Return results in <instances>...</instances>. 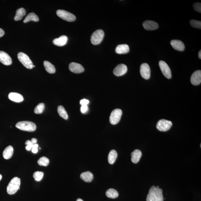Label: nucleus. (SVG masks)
Wrapping results in <instances>:
<instances>
[{
    "label": "nucleus",
    "instance_id": "14",
    "mask_svg": "<svg viewBox=\"0 0 201 201\" xmlns=\"http://www.w3.org/2000/svg\"><path fill=\"white\" fill-rule=\"evenodd\" d=\"M0 62L3 65L6 66L11 65L12 59L7 53L4 51H0Z\"/></svg>",
    "mask_w": 201,
    "mask_h": 201
},
{
    "label": "nucleus",
    "instance_id": "31",
    "mask_svg": "<svg viewBox=\"0 0 201 201\" xmlns=\"http://www.w3.org/2000/svg\"><path fill=\"white\" fill-rule=\"evenodd\" d=\"M44 176V173L41 171H36L33 174V177L35 180L37 181H41Z\"/></svg>",
    "mask_w": 201,
    "mask_h": 201
},
{
    "label": "nucleus",
    "instance_id": "23",
    "mask_svg": "<svg viewBox=\"0 0 201 201\" xmlns=\"http://www.w3.org/2000/svg\"><path fill=\"white\" fill-rule=\"evenodd\" d=\"M39 18L37 15L34 13H30L28 15L23 21L24 23H27L31 21L37 22L39 21Z\"/></svg>",
    "mask_w": 201,
    "mask_h": 201
},
{
    "label": "nucleus",
    "instance_id": "25",
    "mask_svg": "<svg viewBox=\"0 0 201 201\" xmlns=\"http://www.w3.org/2000/svg\"><path fill=\"white\" fill-rule=\"evenodd\" d=\"M44 66L46 71L50 74H54L56 72V69L53 64L49 62L45 61L44 62Z\"/></svg>",
    "mask_w": 201,
    "mask_h": 201
},
{
    "label": "nucleus",
    "instance_id": "8",
    "mask_svg": "<svg viewBox=\"0 0 201 201\" xmlns=\"http://www.w3.org/2000/svg\"><path fill=\"white\" fill-rule=\"evenodd\" d=\"M173 123L171 121L161 119L157 122V128L159 131H166L170 129Z\"/></svg>",
    "mask_w": 201,
    "mask_h": 201
},
{
    "label": "nucleus",
    "instance_id": "43",
    "mask_svg": "<svg viewBox=\"0 0 201 201\" xmlns=\"http://www.w3.org/2000/svg\"><path fill=\"white\" fill-rule=\"evenodd\" d=\"M2 176L0 174V180H1L2 179Z\"/></svg>",
    "mask_w": 201,
    "mask_h": 201
},
{
    "label": "nucleus",
    "instance_id": "35",
    "mask_svg": "<svg viewBox=\"0 0 201 201\" xmlns=\"http://www.w3.org/2000/svg\"><path fill=\"white\" fill-rule=\"evenodd\" d=\"M88 110L87 105H82L81 107V112L83 113H85Z\"/></svg>",
    "mask_w": 201,
    "mask_h": 201
},
{
    "label": "nucleus",
    "instance_id": "5",
    "mask_svg": "<svg viewBox=\"0 0 201 201\" xmlns=\"http://www.w3.org/2000/svg\"><path fill=\"white\" fill-rule=\"evenodd\" d=\"M18 58L19 61L27 68L32 69L33 67V64L32 60L25 53L22 52L19 53L18 54Z\"/></svg>",
    "mask_w": 201,
    "mask_h": 201
},
{
    "label": "nucleus",
    "instance_id": "18",
    "mask_svg": "<svg viewBox=\"0 0 201 201\" xmlns=\"http://www.w3.org/2000/svg\"><path fill=\"white\" fill-rule=\"evenodd\" d=\"M8 98L10 100L16 103H21L23 101V96L20 93H11L8 95Z\"/></svg>",
    "mask_w": 201,
    "mask_h": 201
},
{
    "label": "nucleus",
    "instance_id": "37",
    "mask_svg": "<svg viewBox=\"0 0 201 201\" xmlns=\"http://www.w3.org/2000/svg\"><path fill=\"white\" fill-rule=\"evenodd\" d=\"M33 145V144H31L29 145H27L25 147L26 150L27 151H30L32 150V148Z\"/></svg>",
    "mask_w": 201,
    "mask_h": 201
},
{
    "label": "nucleus",
    "instance_id": "2",
    "mask_svg": "<svg viewBox=\"0 0 201 201\" xmlns=\"http://www.w3.org/2000/svg\"><path fill=\"white\" fill-rule=\"evenodd\" d=\"M21 180L20 178L14 177L10 181L7 187V192L10 195H13L17 193L20 189Z\"/></svg>",
    "mask_w": 201,
    "mask_h": 201
},
{
    "label": "nucleus",
    "instance_id": "13",
    "mask_svg": "<svg viewBox=\"0 0 201 201\" xmlns=\"http://www.w3.org/2000/svg\"><path fill=\"white\" fill-rule=\"evenodd\" d=\"M191 82L194 85H197L201 82V71L197 70L192 74L190 79Z\"/></svg>",
    "mask_w": 201,
    "mask_h": 201
},
{
    "label": "nucleus",
    "instance_id": "39",
    "mask_svg": "<svg viewBox=\"0 0 201 201\" xmlns=\"http://www.w3.org/2000/svg\"><path fill=\"white\" fill-rule=\"evenodd\" d=\"M31 141L33 144H36L37 142V140L36 138H32Z\"/></svg>",
    "mask_w": 201,
    "mask_h": 201
},
{
    "label": "nucleus",
    "instance_id": "15",
    "mask_svg": "<svg viewBox=\"0 0 201 201\" xmlns=\"http://www.w3.org/2000/svg\"><path fill=\"white\" fill-rule=\"evenodd\" d=\"M143 26L144 28L147 30H154L158 27V24L153 21L148 20L144 22Z\"/></svg>",
    "mask_w": 201,
    "mask_h": 201
},
{
    "label": "nucleus",
    "instance_id": "17",
    "mask_svg": "<svg viewBox=\"0 0 201 201\" xmlns=\"http://www.w3.org/2000/svg\"><path fill=\"white\" fill-rule=\"evenodd\" d=\"M68 40V38L66 36L63 35L59 38L53 40V43L54 44L58 46H63L66 44Z\"/></svg>",
    "mask_w": 201,
    "mask_h": 201
},
{
    "label": "nucleus",
    "instance_id": "38",
    "mask_svg": "<svg viewBox=\"0 0 201 201\" xmlns=\"http://www.w3.org/2000/svg\"><path fill=\"white\" fill-rule=\"evenodd\" d=\"M4 31L2 29L0 28V38L4 36Z\"/></svg>",
    "mask_w": 201,
    "mask_h": 201
},
{
    "label": "nucleus",
    "instance_id": "16",
    "mask_svg": "<svg viewBox=\"0 0 201 201\" xmlns=\"http://www.w3.org/2000/svg\"><path fill=\"white\" fill-rule=\"evenodd\" d=\"M171 44L175 50L179 51H183L185 49V46L182 41L179 40H172Z\"/></svg>",
    "mask_w": 201,
    "mask_h": 201
},
{
    "label": "nucleus",
    "instance_id": "19",
    "mask_svg": "<svg viewBox=\"0 0 201 201\" xmlns=\"http://www.w3.org/2000/svg\"><path fill=\"white\" fill-rule=\"evenodd\" d=\"M131 161L133 163H137L142 157V153L139 150H136L131 153Z\"/></svg>",
    "mask_w": 201,
    "mask_h": 201
},
{
    "label": "nucleus",
    "instance_id": "27",
    "mask_svg": "<svg viewBox=\"0 0 201 201\" xmlns=\"http://www.w3.org/2000/svg\"><path fill=\"white\" fill-rule=\"evenodd\" d=\"M106 195L108 198L115 199L119 196L118 192L113 188L109 189L106 192Z\"/></svg>",
    "mask_w": 201,
    "mask_h": 201
},
{
    "label": "nucleus",
    "instance_id": "12",
    "mask_svg": "<svg viewBox=\"0 0 201 201\" xmlns=\"http://www.w3.org/2000/svg\"><path fill=\"white\" fill-rule=\"evenodd\" d=\"M69 69L71 72L75 74L81 73L84 71V67L81 64L75 62H72L69 64Z\"/></svg>",
    "mask_w": 201,
    "mask_h": 201
},
{
    "label": "nucleus",
    "instance_id": "29",
    "mask_svg": "<svg viewBox=\"0 0 201 201\" xmlns=\"http://www.w3.org/2000/svg\"><path fill=\"white\" fill-rule=\"evenodd\" d=\"M38 164L40 166H44L46 167L49 164L50 161L49 159L46 157H41L38 161Z\"/></svg>",
    "mask_w": 201,
    "mask_h": 201
},
{
    "label": "nucleus",
    "instance_id": "1",
    "mask_svg": "<svg viewBox=\"0 0 201 201\" xmlns=\"http://www.w3.org/2000/svg\"><path fill=\"white\" fill-rule=\"evenodd\" d=\"M163 190L159 186H152L149 190L146 201H164Z\"/></svg>",
    "mask_w": 201,
    "mask_h": 201
},
{
    "label": "nucleus",
    "instance_id": "7",
    "mask_svg": "<svg viewBox=\"0 0 201 201\" xmlns=\"http://www.w3.org/2000/svg\"><path fill=\"white\" fill-rule=\"evenodd\" d=\"M122 115V110L120 109H116L112 111L110 117V122L112 124L115 125L119 123Z\"/></svg>",
    "mask_w": 201,
    "mask_h": 201
},
{
    "label": "nucleus",
    "instance_id": "32",
    "mask_svg": "<svg viewBox=\"0 0 201 201\" xmlns=\"http://www.w3.org/2000/svg\"><path fill=\"white\" fill-rule=\"evenodd\" d=\"M190 25L192 27L195 28L201 29V22L200 21L193 20H190Z\"/></svg>",
    "mask_w": 201,
    "mask_h": 201
},
{
    "label": "nucleus",
    "instance_id": "44",
    "mask_svg": "<svg viewBox=\"0 0 201 201\" xmlns=\"http://www.w3.org/2000/svg\"><path fill=\"white\" fill-rule=\"evenodd\" d=\"M33 67H35V66L33 65Z\"/></svg>",
    "mask_w": 201,
    "mask_h": 201
},
{
    "label": "nucleus",
    "instance_id": "22",
    "mask_svg": "<svg viewBox=\"0 0 201 201\" xmlns=\"http://www.w3.org/2000/svg\"><path fill=\"white\" fill-rule=\"evenodd\" d=\"M80 177L82 180L86 182H91L93 178V174L90 171H87L82 173Z\"/></svg>",
    "mask_w": 201,
    "mask_h": 201
},
{
    "label": "nucleus",
    "instance_id": "41",
    "mask_svg": "<svg viewBox=\"0 0 201 201\" xmlns=\"http://www.w3.org/2000/svg\"><path fill=\"white\" fill-rule=\"evenodd\" d=\"M199 59H201V50H200V51H199Z\"/></svg>",
    "mask_w": 201,
    "mask_h": 201
},
{
    "label": "nucleus",
    "instance_id": "26",
    "mask_svg": "<svg viewBox=\"0 0 201 201\" xmlns=\"http://www.w3.org/2000/svg\"><path fill=\"white\" fill-rule=\"evenodd\" d=\"M118 154L116 151L112 150L110 151L108 156V161L110 164H113L117 158Z\"/></svg>",
    "mask_w": 201,
    "mask_h": 201
},
{
    "label": "nucleus",
    "instance_id": "36",
    "mask_svg": "<svg viewBox=\"0 0 201 201\" xmlns=\"http://www.w3.org/2000/svg\"><path fill=\"white\" fill-rule=\"evenodd\" d=\"M89 103V100L85 99H84L81 100L80 102V103L82 105H87Z\"/></svg>",
    "mask_w": 201,
    "mask_h": 201
},
{
    "label": "nucleus",
    "instance_id": "3",
    "mask_svg": "<svg viewBox=\"0 0 201 201\" xmlns=\"http://www.w3.org/2000/svg\"><path fill=\"white\" fill-rule=\"evenodd\" d=\"M16 127L21 131H36V126L34 123L29 121H22L17 123Z\"/></svg>",
    "mask_w": 201,
    "mask_h": 201
},
{
    "label": "nucleus",
    "instance_id": "30",
    "mask_svg": "<svg viewBox=\"0 0 201 201\" xmlns=\"http://www.w3.org/2000/svg\"><path fill=\"white\" fill-rule=\"evenodd\" d=\"M45 108L44 104L43 103H39L34 109L35 113L37 114L42 113Z\"/></svg>",
    "mask_w": 201,
    "mask_h": 201
},
{
    "label": "nucleus",
    "instance_id": "11",
    "mask_svg": "<svg viewBox=\"0 0 201 201\" xmlns=\"http://www.w3.org/2000/svg\"><path fill=\"white\" fill-rule=\"evenodd\" d=\"M127 67L125 65L123 64H120L118 65L114 69L113 73L114 75L119 77L124 75L127 72Z\"/></svg>",
    "mask_w": 201,
    "mask_h": 201
},
{
    "label": "nucleus",
    "instance_id": "24",
    "mask_svg": "<svg viewBox=\"0 0 201 201\" xmlns=\"http://www.w3.org/2000/svg\"><path fill=\"white\" fill-rule=\"evenodd\" d=\"M25 10L24 8H20L17 9L16 11V15L14 18V20L16 21H18L21 20L23 17L25 16L26 14Z\"/></svg>",
    "mask_w": 201,
    "mask_h": 201
},
{
    "label": "nucleus",
    "instance_id": "33",
    "mask_svg": "<svg viewBox=\"0 0 201 201\" xmlns=\"http://www.w3.org/2000/svg\"><path fill=\"white\" fill-rule=\"evenodd\" d=\"M193 8L198 13H201V3L195 2L193 4Z\"/></svg>",
    "mask_w": 201,
    "mask_h": 201
},
{
    "label": "nucleus",
    "instance_id": "21",
    "mask_svg": "<svg viewBox=\"0 0 201 201\" xmlns=\"http://www.w3.org/2000/svg\"><path fill=\"white\" fill-rule=\"evenodd\" d=\"M13 149L11 146H9L5 149L3 152V156L4 158L8 159L13 156Z\"/></svg>",
    "mask_w": 201,
    "mask_h": 201
},
{
    "label": "nucleus",
    "instance_id": "6",
    "mask_svg": "<svg viewBox=\"0 0 201 201\" xmlns=\"http://www.w3.org/2000/svg\"><path fill=\"white\" fill-rule=\"evenodd\" d=\"M57 15L63 20L68 22H73L76 20L75 15L65 10H58L56 12Z\"/></svg>",
    "mask_w": 201,
    "mask_h": 201
},
{
    "label": "nucleus",
    "instance_id": "40",
    "mask_svg": "<svg viewBox=\"0 0 201 201\" xmlns=\"http://www.w3.org/2000/svg\"><path fill=\"white\" fill-rule=\"evenodd\" d=\"M25 145H27L33 144L32 142H31V140H27V141L25 142Z\"/></svg>",
    "mask_w": 201,
    "mask_h": 201
},
{
    "label": "nucleus",
    "instance_id": "4",
    "mask_svg": "<svg viewBox=\"0 0 201 201\" xmlns=\"http://www.w3.org/2000/svg\"><path fill=\"white\" fill-rule=\"evenodd\" d=\"M104 36V32L102 29H98L92 35L91 41L93 45H98L101 42Z\"/></svg>",
    "mask_w": 201,
    "mask_h": 201
},
{
    "label": "nucleus",
    "instance_id": "34",
    "mask_svg": "<svg viewBox=\"0 0 201 201\" xmlns=\"http://www.w3.org/2000/svg\"><path fill=\"white\" fill-rule=\"evenodd\" d=\"M38 147H39V145L38 144L36 143L33 145L32 148V151L33 153L36 154L37 153Z\"/></svg>",
    "mask_w": 201,
    "mask_h": 201
},
{
    "label": "nucleus",
    "instance_id": "9",
    "mask_svg": "<svg viewBox=\"0 0 201 201\" xmlns=\"http://www.w3.org/2000/svg\"><path fill=\"white\" fill-rule=\"evenodd\" d=\"M159 66L163 75L167 78L171 79L172 74L170 69L165 62L161 60L159 62Z\"/></svg>",
    "mask_w": 201,
    "mask_h": 201
},
{
    "label": "nucleus",
    "instance_id": "28",
    "mask_svg": "<svg viewBox=\"0 0 201 201\" xmlns=\"http://www.w3.org/2000/svg\"><path fill=\"white\" fill-rule=\"evenodd\" d=\"M58 111L59 115L60 117L63 118L64 119H67L68 118V114H67L65 108L62 105L58 106Z\"/></svg>",
    "mask_w": 201,
    "mask_h": 201
},
{
    "label": "nucleus",
    "instance_id": "10",
    "mask_svg": "<svg viewBox=\"0 0 201 201\" xmlns=\"http://www.w3.org/2000/svg\"><path fill=\"white\" fill-rule=\"evenodd\" d=\"M140 74L144 79H148L150 78V69L148 64L146 63L142 64L140 67Z\"/></svg>",
    "mask_w": 201,
    "mask_h": 201
},
{
    "label": "nucleus",
    "instance_id": "20",
    "mask_svg": "<svg viewBox=\"0 0 201 201\" xmlns=\"http://www.w3.org/2000/svg\"><path fill=\"white\" fill-rule=\"evenodd\" d=\"M116 52L119 54H124L129 53V47L126 44L119 45L116 48Z\"/></svg>",
    "mask_w": 201,
    "mask_h": 201
},
{
    "label": "nucleus",
    "instance_id": "42",
    "mask_svg": "<svg viewBox=\"0 0 201 201\" xmlns=\"http://www.w3.org/2000/svg\"><path fill=\"white\" fill-rule=\"evenodd\" d=\"M77 201H83L82 200V199H78L77 200Z\"/></svg>",
    "mask_w": 201,
    "mask_h": 201
}]
</instances>
